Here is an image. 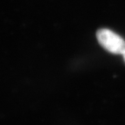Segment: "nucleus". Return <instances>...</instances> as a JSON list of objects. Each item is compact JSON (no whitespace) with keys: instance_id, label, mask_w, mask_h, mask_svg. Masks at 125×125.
Masks as SVG:
<instances>
[{"instance_id":"f257e3e1","label":"nucleus","mask_w":125,"mask_h":125,"mask_svg":"<svg viewBox=\"0 0 125 125\" xmlns=\"http://www.w3.org/2000/svg\"><path fill=\"white\" fill-rule=\"evenodd\" d=\"M99 43L106 50L114 54H124L125 42L116 33L107 29H102L97 32Z\"/></svg>"},{"instance_id":"f03ea898","label":"nucleus","mask_w":125,"mask_h":125,"mask_svg":"<svg viewBox=\"0 0 125 125\" xmlns=\"http://www.w3.org/2000/svg\"><path fill=\"white\" fill-rule=\"evenodd\" d=\"M124 54H125V53H124Z\"/></svg>"}]
</instances>
